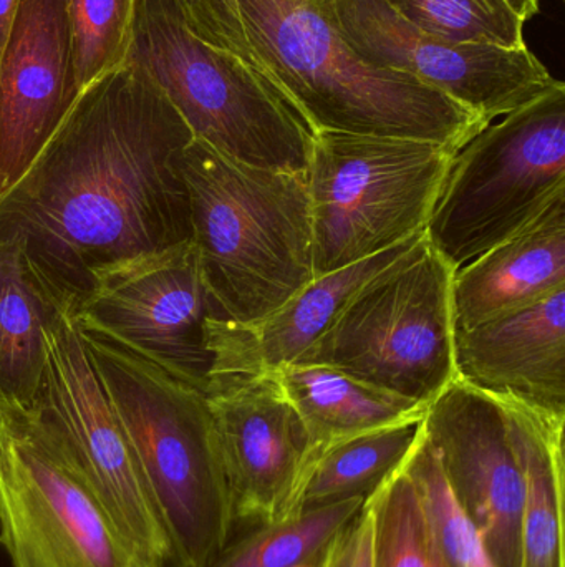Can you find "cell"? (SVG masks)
Returning <instances> with one entry per match:
<instances>
[{
  "mask_svg": "<svg viewBox=\"0 0 565 567\" xmlns=\"http://www.w3.org/2000/svg\"><path fill=\"white\" fill-rule=\"evenodd\" d=\"M405 472L414 483L431 542L444 565L494 567L480 532L454 498L437 453L425 439V433L405 463Z\"/></svg>",
  "mask_w": 565,
  "mask_h": 567,
  "instance_id": "cell-24",
  "label": "cell"
},
{
  "mask_svg": "<svg viewBox=\"0 0 565 567\" xmlns=\"http://www.w3.org/2000/svg\"><path fill=\"white\" fill-rule=\"evenodd\" d=\"M205 395L234 522L265 525L289 516L312 442L278 373H212Z\"/></svg>",
  "mask_w": 565,
  "mask_h": 567,
  "instance_id": "cell-14",
  "label": "cell"
},
{
  "mask_svg": "<svg viewBox=\"0 0 565 567\" xmlns=\"http://www.w3.org/2000/svg\"><path fill=\"white\" fill-rule=\"evenodd\" d=\"M20 239L0 241V415L32 409L46 365L45 329L63 300Z\"/></svg>",
  "mask_w": 565,
  "mask_h": 567,
  "instance_id": "cell-19",
  "label": "cell"
},
{
  "mask_svg": "<svg viewBox=\"0 0 565 567\" xmlns=\"http://www.w3.org/2000/svg\"><path fill=\"white\" fill-rule=\"evenodd\" d=\"M0 548L12 567H165L119 528L29 410L0 415Z\"/></svg>",
  "mask_w": 565,
  "mask_h": 567,
  "instance_id": "cell-9",
  "label": "cell"
},
{
  "mask_svg": "<svg viewBox=\"0 0 565 567\" xmlns=\"http://www.w3.org/2000/svg\"><path fill=\"white\" fill-rule=\"evenodd\" d=\"M135 9L136 0H66L79 95L125 63Z\"/></svg>",
  "mask_w": 565,
  "mask_h": 567,
  "instance_id": "cell-27",
  "label": "cell"
},
{
  "mask_svg": "<svg viewBox=\"0 0 565 567\" xmlns=\"http://www.w3.org/2000/svg\"><path fill=\"white\" fill-rule=\"evenodd\" d=\"M365 505L374 516L372 567H448L431 542L405 465L372 493Z\"/></svg>",
  "mask_w": 565,
  "mask_h": 567,
  "instance_id": "cell-25",
  "label": "cell"
},
{
  "mask_svg": "<svg viewBox=\"0 0 565 567\" xmlns=\"http://www.w3.org/2000/svg\"><path fill=\"white\" fill-rule=\"evenodd\" d=\"M278 2L295 3V2H304V0H278Z\"/></svg>",
  "mask_w": 565,
  "mask_h": 567,
  "instance_id": "cell-31",
  "label": "cell"
},
{
  "mask_svg": "<svg viewBox=\"0 0 565 567\" xmlns=\"http://www.w3.org/2000/svg\"><path fill=\"white\" fill-rule=\"evenodd\" d=\"M513 403L526 478L521 515V567H565V422L551 419L516 400Z\"/></svg>",
  "mask_w": 565,
  "mask_h": 567,
  "instance_id": "cell-21",
  "label": "cell"
},
{
  "mask_svg": "<svg viewBox=\"0 0 565 567\" xmlns=\"http://www.w3.org/2000/svg\"><path fill=\"white\" fill-rule=\"evenodd\" d=\"M314 2L365 62L438 90L484 125L557 83L530 47L511 50L433 35L401 19L384 0Z\"/></svg>",
  "mask_w": 565,
  "mask_h": 567,
  "instance_id": "cell-11",
  "label": "cell"
},
{
  "mask_svg": "<svg viewBox=\"0 0 565 567\" xmlns=\"http://www.w3.org/2000/svg\"><path fill=\"white\" fill-rule=\"evenodd\" d=\"M374 516L367 505L335 536L318 567H372Z\"/></svg>",
  "mask_w": 565,
  "mask_h": 567,
  "instance_id": "cell-28",
  "label": "cell"
},
{
  "mask_svg": "<svg viewBox=\"0 0 565 567\" xmlns=\"http://www.w3.org/2000/svg\"><path fill=\"white\" fill-rule=\"evenodd\" d=\"M318 565H321V561L314 563V565H304V566H299V567H318Z\"/></svg>",
  "mask_w": 565,
  "mask_h": 567,
  "instance_id": "cell-32",
  "label": "cell"
},
{
  "mask_svg": "<svg viewBox=\"0 0 565 567\" xmlns=\"http://www.w3.org/2000/svg\"><path fill=\"white\" fill-rule=\"evenodd\" d=\"M19 7L20 0H0V59H2L7 42H9Z\"/></svg>",
  "mask_w": 565,
  "mask_h": 567,
  "instance_id": "cell-29",
  "label": "cell"
},
{
  "mask_svg": "<svg viewBox=\"0 0 565 567\" xmlns=\"http://www.w3.org/2000/svg\"><path fill=\"white\" fill-rule=\"evenodd\" d=\"M457 379L565 422V289L454 330Z\"/></svg>",
  "mask_w": 565,
  "mask_h": 567,
  "instance_id": "cell-17",
  "label": "cell"
},
{
  "mask_svg": "<svg viewBox=\"0 0 565 567\" xmlns=\"http://www.w3.org/2000/svg\"><path fill=\"white\" fill-rule=\"evenodd\" d=\"M457 152L425 140L315 132L305 172L315 278L423 233Z\"/></svg>",
  "mask_w": 565,
  "mask_h": 567,
  "instance_id": "cell-6",
  "label": "cell"
},
{
  "mask_svg": "<svg viewBox=\"0 0 565 567\" xmlns=\"http://www.w3.org/2000/svg\"><path fill=\"white\" fill-rule=\"evenodd\" d=\"M125 63L221 155L254 168L307 172V123L261 70L202 40L179 0H136Z\"/></svg>",
  "mask_w": 565,
  "mask_h": 567,
  "instance_id": "cell-5",
  "label": "cell"
},
{
  "mask_svg": "<svg viewBox=\"0 0 565 567\" xmlns=\"http://www.w3.org/2000/svg\"><path fill=\"white\" fill-rule=\"evenodd\" d=\"M182 169L191 241L226 319L258 322L314 281L305 173L254 168L196 138Z\"/></svg>",
  "mask_w": 565,
  "mask_h": 567,
  "instance_id": "cell-4",
  "label": "cell"
},
{
  "mask_svg": "<svg viewBox=\"0 0 565 567\" xmlns=\"http://www.w3.org/2000/svg\"><path fill=\"white\" fill-rule=\"evenodd\" d=\"M565 195V83L471 136L454 155L428 221L431 248L457 271Z\"/></svg>",
  "mask_w": 565,
  "mask_h": 567,
  "instance_id": "cell-7",
  "label": "cell"
},
{
  "mask_svg": "<svg viewBox=\"0 0 565 567\" xmlns=\"http://www.w3.org/2000/svg\"><path fill=\"white\" fill-rule=\"evenodd\" d=\"M45 336V373L29 412L52 433L119 528L149 558L171 567L168 533L66 297Z\"/></svg>",
  "mask_w": 565,
  "mask_h": 567,
  "instance_id": "cell-10",
  "label": "cell"
},
{
  "mask_svg": "<svg viewBox=\"0 0 565 567\" xmlns=\"http://www.w3.org/2000/svg\"><path fill=\"white\" fill-rule=\"evenodd\" d=\"M454 269L428 239L365 287L294 363L325 365L430 405L453 380Z\"/></svg>",
  "mask_w": 565,
  "mask_h": 567,
  "instance_id": "cell-8",
  "label": "cell"
},
{
  "mask_svg": "<svg viewBox=\"0 0 565 567\" xmlns=\"http://www.w3.org/2000/svg\"><path fill=\"white\" fill-rule=\"evenodd\" d=\"M171 543V567H209L234 513L208 400L102 330L76 322Z\"/></svg>",
  "mask_w": 565,
  "mask_h": 567,
  "instance_id": "cell-3",
  "label": "cell"
},
{
  "mask_svg": "<svg viewBox=\"0 0 565 567\" xmlns=\"http://www.w3.org/2000/svg\"><path fill=\"white\" fill-rule=\"evenodd\" d=\"M365 498L345 499L258 525L229 542L209 567H299L314 565L335 536L358 515Z\"/></svg>",
  "mask_w": 565,
  "mask_h": 567,
  "instance_id": "cell-23",
  "label": "cell"
},
{
  "mask_svg": "<svg viewBox=\"0 0 565 567\" xmlns=\"http://www.w3.org/2000/svg\"><path fill=\"white\" fill-rule=\"evenodd\" d=\"M238 6L262 73L312 133L425 140L460 150L488 126L438 90L365 62L314 0Z\"/></svg>",
  "mask_w": 565,
  "mask_h": 567,
  "instance_id": "cell-2",
  "label": "cell"
},
{
  "mask_svg": "<svg viewBox=\"0 0 565 567\" xmlns=\"http://www.w3.org/2000/svg\"><path fill=\"white\" fill-rule=\"evenodd\" d=\"M70 307L76 322L206 392L212 363L206 322L224 316L206 287L192 241L106 269Z\"/></svg>",
  "mask_w": 565,
  "mask_h": 567,
  "instance_id": "cell-12",
  "label": "cell"
},
{
  "mask_svg": "<svg viewBox=\"0 0 565 567\" xmlns=\"http://www.w3.org/2000/svg\"><path fill=\"white\" fill-rule=\"evenodd\" d=\"M76 99L66 0H20L0 59V196L35 162Z\"/></svg>",
  "mask_w": 565,
  "mask_h": 567,
  "instance_id": "cell-15",
  "label": "cell"
},
{
  "mask_svg": "<svg viewBox=\"0 0 565 567\" xmlns=\"http://www.w3.org/2000/svg\"><path fill=\"white\" fill-rule=\"evenodd\" d=\"M423 32L458 42L526 49V22L504 0H384Z\"/></svg>",
  "mask_w": 565,
  "mask_h": 567,
  "instance_id": "cell-26",
  "label": "cell"
},
{
  "mask_svg": "<svg viewBox=\"0 0 565 567\" xmlns=\"http://www.w3.org/2000/svg\"><path fill=\"white\" fill-rule=\"evenodd\" d=\"M423 433L494 567H521L526 478L513 400L453 380L428 405Z\"/></svg>",
  "mask_w": 565,
  "mask_h": 567,
  "instance_id": "cell-13",
  "label": "cell"
},
{
  "mask_svg": "<svg viewBox=\"0 0 565 567\" xmlns=\"http://www.w3.org/2000/svg\"><path fill=\"white\" fill-rule=\"evenodd\" d=\"M423 419L342 440L315 452L289 516L345 499H367L404 468L423 435Z\"/></svg>",
  "mask_w": 565,
  "mask_h": 567,
  "instance_id": "cell-22",
  "label": "cell"
},
{
  "mask_svg": "<svg viewBox=\"0 0 565 567\" xmlns=\"http://www.w3.org/2000/svg\"><path fill=\"white\" fill-rule=\"evenodd\" d=\"M192 140L161 90L123 63L80 93L0 196V241L20 239L70 300L113 266L191 241L182 158Z\"/></svg>",
  "mask_w": 565,
  "mask_h": 567,
  "instance_id": "cell-1",
  "label": "cell"
},
{
  "mask_svg": "<svg viewBox=\"0 0 565 567\" xmlns=\"http://www.w3.org/2000/svg\"><path fill=\"white\" fill-rule=\"evenodd\" d=\"M275 373L307 426L312 455L342 440L423 419L428 409L332 367L291 363Z\"/></svg>",
  "mask_w": 565,
  "mask_h": 567,
  "instance_id": "cell-20",
  "label": "cell"
},
{
  "mask_svg": "<svg viewBox=\"0 0 565 567\" xmlns=\"http://www.w3.org/2000/svg\"><path fill=\"white\" fill-rule=\"evenodd\" d=\"M523 22H530L541 12V0H504Z\"/></svg>",
  "mask_w": 565,
  "mask_h": 567,
  "instance_id": "cell-30",
  "label": "cell"
},
{
  "mask_svg": "<svg viewBox=\"0 0 565 567\" xmlns=\"http://www.w3.org/2000/svg\"><path fill=\"white\" fill-rule=\"evenodd\" d=\"M563 289L565 195L526 228L454 271V330L481 326Z\"/></svg>",
  "mask_w": 565,
  "mask_h": 567,
  "instance_id": "cell-18",
  "label": "cell"
},
{
  "mask_svg": "<svg viewBox=\"0 0 565 567\" xmlns=\"http://www.w3.org/2000/svg\"><path fill=\"white\" fill-rule=\"evenodd\" d=\"M425 239L427 233H418L380 255L318 276L258 322L238 323L221 316L209 317V375L278 372L291 365L324 336L365 287L414 255Z\"/></svg>",
  "mask_w": 565,
  "mask_h": 567,
  "instance_id": "cell-16",
  "label": "cell"
}]
</instances>
